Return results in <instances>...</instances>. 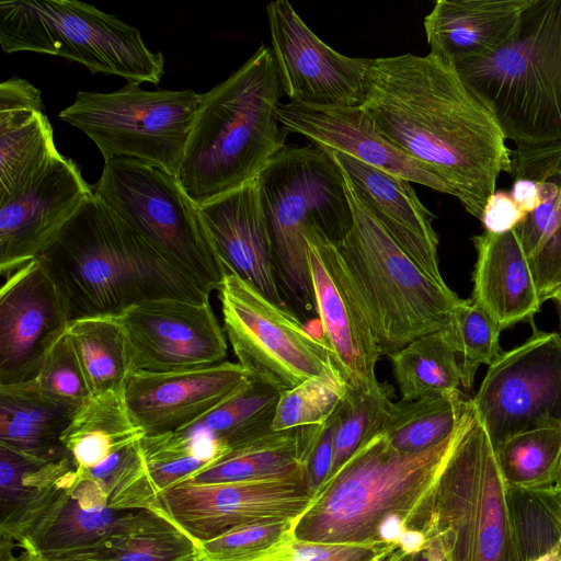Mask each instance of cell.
Here are the masks:
<instances>
[{"instance_id":"c3c4849f","label":"cell","mask_w":561,"mask_h":561,"mask_svg":"<svg viewBox=\"0 0 561 561\" xmlns=\"http://www.w3.org/2000/svg\"><path fill=\"white\" fill-rule=\"evenodd\" d=\"M512 197L526 215L533 213L541 203L539 182L530 179L513 180Z\"/></svg>"},{"instance_id":"680465c9","label":"cell","mask_w":561,"mask_h":561,"mask_svg":"<svg viewBox=\"0 0 561 561\" xmlns=\"http://www.w3.org/2000/svg\"><path fill=\"white\" fill-rule=\"evenodd\" d=\"M559 514H560V517H561V499H560V502H559Z\"/></svg>"},{"instance_id":"e575fe53","label":"cell","mask_w":561,"mask_h":561,"mask_svg":"<svg viewBox=\"0 0 561 561\" xmlns=\"http://www.w3.org/2000/svg\"><path fill=\"white\" fill-rule=\"evenodd\" d=\"M457 357L444 330L421 336L390 355L402 401L460 392Z\"/></svg>"},{"instance_id":"7bdbcfd3","label":"cell","mask_w":561,"mask_h":561,"mask_svg":"<svg viewBox=\"0 0 561 561\" xmlns=\"http://www.w3.org/2000/svg\"><path fill=\"white\" fill-rule=\"evenodd\" d=\"M345 386L310 379L280 392L272 430L275 432L325 422L336 410Z\"/></svg>"},{"instance_id":"11a10c76","label":"cell","mask_w":561,"mask_h":561,"mask_svg":"<svg viewBox=\"0 0 561 561\" xmlns=\"http://www.w3.org/2000/svg\"><path fill=\"white\" fill-rule=\"evenodd\" d=\"M553 491L556 492V494L561 499V471H560V476H559V479L553 488Z\"/></svg>"},{"instance_id":"484cf974","label":"cell","mask_w":561,"mask_h":561,"mask_svg":"<svg viewBox=\"0 0 561 561\" xmlns=\"http://www.w3.org/2000/svg\"><path fill=\"white\" fill-rule=\"evenodd\" d=\"M529 0H437L424 18L431 54L453 66L493 53L515 32Z\"/></svg>"},{"instance_id":"277c9868","label":"cell","mask_w":561,"mask_h":561,"mask_svg":"<svg viewBox=\"0 0 561 561\" xmlns=\"http://www.w3.org/2000/svg\"><path fill=\"white\" fill-rule=\"evenodd\" d=\"M459 432L460 420L450 436L419 453L400 451L381 433L375 435L324 481L289 534L316 543L380 541L378 527L391 514L409 528L424 517Z\"/></svg>"},{"instance_id":"2e32d148","label":"cell","mask_w":561,"mask_h":561,"mask_svg":"<svg viewBox=\"0 0 561 561\" xmlns=\"http://www.w3.org/2000/svg\"><path fill=\"white\" fill-rule=\"evenodd\" d=\"M119 320L133 371L173 373L225 362L227 340L209 301H144Z\"/></svg>"},{"instance_id":"8fae6325","label":"cell","mask_w":561,"mask_h":561,"mask_svg":"<svg viewBox=\"0 0 561 561\" xmlns=\"http://www.w3.org/2000/svg\"><path fill=\"white\" fill-rule=\"evenodd\" d=\"M201 96L127 82L110 93L79 91L58 116L85 134L104 161L136 159L176 176Z\"/></svg>"},{"instance_id":"52a82bcc","label":"cell","mask_w":561,"mask_h":561,"mask_svg":"<svg viewBox=\"0 0 561 561\" xmlns=\"http://www.w3.org/2000/svg\"><path fill=\"white\" fill-rule=\"evenodd\" d=\"M344 181L353 225L336 245L381 353L389 357L421 336L445 330L461 299L392 240Z\"/></svg>"},{"instance_id":"d590c367","label":"cell","mask_w":561,"mask_h":561,"mask_svg":"<svg viewBox=\"0 0 561 561\" xmlns=\"http://www.w3.org/2000/svg\"><path fill=\"white\" fill-rule=\"evenodd\" d=\"M198 551L197 543L160 514L138 528L91 547L44 558L53 561H179Z\"/></svg>"},{"instance_id":"f35d334b","label":"cell","mask_w":561,"mask_h":561,"mask_svg":"<svg viewBox=\"0 0 561 561\" xmlns=\"http://www.w3.org/2000/svg\"><path fill=\"white\" fill-rule=\"evenodd\" d=\"M78 473L101 489L112 508L159 512V493L148 472L141 440L124 446L95 467Z\"/></svg>"},{"instance_id":"4316f807","label":"cell","mask_w":561,"mask_h":561,"mask_svg":"<svg viewBox=\"0 0 561 561\" xmlns=\"http://www.w3.org/2000/svg\"><path fill=\"white\" fill-rule=\"evenodd\" d=\"M477 262L471 299L503 330L534 323L540 309L535 282L515 228L504 233L473 236Z\"/></svg>"},{"instance_id":"6da1fadb","label":"cell","mask_w":561,"mask_h":561,"mask_svg":"<svg viewBox=\"0 0 561 561\" xmlns=\"http://www.w3.org/2000/svg\"><path fill=\"white\" fill-rule=\"evenodd\" d=\"M377 130L437 173L480 220L512 150L491 112L455 67L428 53L369 60L360 105Z\"/></svg>"},{"instance_id":"d4e9b609","label":"cell","mask_w":561,"mask_h":561,"mask_svg":"<svg viewBox=\"0 0 561 561\" xmlns=\"http://www.w3.org/2000/svg\"><path fill=\"white\" fill-rule=\"evenodd\" d=\"M41 91L27 80L0 84V203L21 192L59 154Z\"/></svg>"},{"instance_id":"836d02e7","label":"cell","mask_w":561,"mask_h":561,"mask_svg":"<svg viewBox=\"0 0 561 561\" xmlns=\"http://www.w3.org/2000/svg\"><path fill=\"white\" fill-rule=\"evenodd\" d=\"M67 335L92 397L123 392L133 367L119 320L115 317L78 319L70 322Z\"/></svg>"},{"instance_id":"9a60e30c","label":"cell","mask_w":561,"mask_h":561,"mask_svg":"<svg viewBox=\"0 0 561 561\" xmlns=\"http://www.w3.org/2000/svg\"><path fill=\"white\" fill-rule=\"evenodd\" d=\"M305 239L322 340L344 385L368 392L379 382L376 365L382 355L369 318L336 243L313 226Z\"/></svg>"},{"instance_id":"ba28073f","label":"cell","mask_w":561,"mask_h":561,"mask_svg":"<svg viewBox=\"0 0 561 561\" xmlns=\"http://www.w3.org/2000/svg\"><path fill=\"white\" fill-rule=\"evenodd\" d=\"M424 517L422 530L439 540L446 561H519L507 486L470 399Z\"/></svg>"},{"instance_id":"6f0895ef","label":"cell","mask_w":561,"mask_h":561,"mask_svg":"<svg viewBox=\"0 0 561 561\" xmlns=\"http://www.w3.org/2000/svg\"><path fill=\"white\" fill-rule=\"evenodd\" d=\"M25 561H53V560L41 557V556H34Z\"/></svg>"},{"instance_id":"74e56055","label":"cell","mask_w":561,"mask_h":561,"mask_svg":"<svg viewBox=\"0 0 561 561\" xmlns=\"http://www.w3.org/2000/svg\"><path fill=\"white\" fill-rule=\"evenodd\" d=\"M493 448L507 488H554L561 471L560 428L548 427L519 433Z\"/></svg>"},{"instance_id":"ee69618b","label":"cell","mask_w":561,"mask_h":561,"mask_svg":"<svg viewBox=\"0 0 561 561\" xmlns=\"http://www.w3.org/2000/svg\"><path fill=\"white\" fill-rule=\"evenodd\" d=\"M34 381L45 397L73 412L92 398L67 332L53 346Z\"/></svg>"},{"instance_id":"f907efd6","label":"cell","mask_w":561,"mask_h":561,"mask_svg":"<svg viewBox=\"0 0 561 561\" xmlns=\"http://www.w3.org/2000/svg\"><path fill=\"white\" fill-rule=\"evenodd\" d=\"M426 535L423 530L405 528L397 543L404 553H415L423 550L426 545Z\"/></svg>"},{"instance_id":"b9f144b4","label":"cell","mask_w":561,"mask_h":561,"mask_svg":"<svg viewBox=\"0 0 561 561\" xmlns=\"http://www.w3.org/2000/svg\"><path fill=\"white\" fill-rule=\"evenodd\" d=\"M444 331L460 357L461 386L470 389L479 366H490L503 354L502 329L470 298L455 306Z\"/></svg>"},{"instance_id":"83f0119b","label":"cell","mask_w":561,"mask_h":561,"mask_svg":"<svg viewBox=\"0 0 561 561\" xmlns=\"http://www.w3.org/2000/svg\"><path fill=\"white\" fill-rule=\"evenodd\" d=\"M77 478L70 455L39 459L0 445V534L25 537Z\"/></svg>"},{"instance_id":"ab89813d","label":"cell","mask_w":561,"mask_h":561,"mask_svg":"<svg viewBox=\"0 0 561 561\" xmlns=\"http://www.w3.org/2000/svg\"><path fill=\"white\" fill-rule=\"evenodd\" d=\"M391 394L392 387L388 383L378 382L368 392L356 391L345 386L335 410L337 425L329 477L335 473L362 445L381 433L394 407Z\"/></svg>"},{"instance_id":"7a4b0ae2","label":"cell","mask_w":561,"mask_h":561,"mask_svg":"<svg viewBox=\"0 0 561 561\" xmlns=\"http://www.w3.org/2000/svg\"><path fill=\"white\" fill-rule=\"evenodd\" d=\"M69 321L119 317L144 301H209L210 291L122 220L95 194L37 257Z\"/></svg>"},{"instance_id":"ffe728a7","label":"cell","mask_w":561,"mask_h":561,"mask_svg":"<svg viewBox=\"0 0 561 561\" xmlns=\"http://www.w3.org/2000/svg\"><path fill=\"white\" fill-rule=\"evenodd\" d=\"M236 363L173 371H133L123 396L145 436H159L196 422L232 396L248 379Z\"/></svg>"},{"instance_id":"9c48e42d","label":"cell","mask_w":561,"mask_h":561,"mask_svg":"<svg viewBox=\"0 0 561 561\" xmlns=\"http://www.w3.org/2000/svg\"><path fill=\"white\" fill-rule=\"evenodd\" d=\"M0 44L7 54L64 57L138 84H158L164 73L163 55L147 47L138 28L75 0H2Z\"/></svg>"},{"instance_id":"db71d44e","label":"cell","mask_w":561,"mask_h":561,"mask_svg":"<svg viewBox=\"0 0 561 561\" xmlns=\"http://www.w3.org/2000/svg\"><path fill=\"white\" fill-rule=\"evenodd\" d=\"M179 561H205V560L203 559V557L201 556V553L198 551L197 553L185 557Z\"/></svg>"},{"instance_id":"bcb514c9","label":"cell","mask_w":561,"mask_h":561,"mask_svg":"<svg viewBox=\"0 0 561 561\" xmlns=\"http://www.w3.org/2000/svg\"><path fill=\"white\" fill-rule=\"evenodd\" d=\"M335 412L323 423L298 427V455L313 491L328 479L333 463Z\"/></svg>"},{"instance_id":"1f68e13d","label":"cell","mask_w":561,"mask_h":561,"mask_svg":"<svg viewBox=\"0 0 561 561\" xmlns=\"http://www.w3.org/2000/svg\"><path fill=\"white\" fill-rule=\"evenodd\" d=\"M540 185V205L515 227L542 305L561 288V168Z\"/></svg>"},{"instance_id":"603a6c76","label":"cell","mask_w":561,"mask_h":561,"mask_svg":"<svg viewBox=\"0 0 561 561\" xmlns=\"http://www.w3.org/2000/svg\"><path fill=\"white\" fill-rule=\"evenodd\" d=\"M325 151L392 240L431 277L445 283L433 227L435 216L422 204L411 182L345 153Z\"/></svg>"},{"instance_id":"8d00e7d4","label":"cell","mask_w":561,"mask_h":561,"mask_svg":"<svg viewBox=\"0 0 561 561\" xmlns=\"http://www.w3.org/2000/svg\"><path fill=\"white\" fill-rule=\"evenodd\" d=\"M465 400L460 392L394 403L381 434L396 449L419 453L450 436L460 420Z\"/></svg>"},{"instance_id":"60d3db41","label":"cell","mask_w":561,"mask_h":561,"mask_svg":"<svg viewBox=\"0 0 561 561\" xmlns=\"http://www.w3.org/2000/svg\"><path fill=\"white\" fill-rule=\"evenodd\" d=\"M519 561H533L561 546L560 497L553 489L507 488Z\"/></svg>"},{"instance_id":"d6a6232c","label":"cell","mask_w":561,"mask_h":561,"mask_svg":"<svg viewBox=\"0 0 561 561\" xmlns=\"http://www.w3.org/2000/svg\"><path fill=\"white\" fill-rule=\"evenodd\" d=\"M279 479L308 481L298 455L297 428L273 431L224 456L183 482L229 483Z\"/></svg>"},{"instance_id":"7dc6e473","label":"cell","mask_w":561,"mask_h":561,"mask_svg":"<svg viewBox=\"0 0 561 561\" xmlns=\"http://www.w3.org/2000/svg\"><path fill=\"white\" fill-rule=\"evenodd\" d=\"M525 216L512 195L501 190L495 191L486 201L480 221L484 231L504 233L513 230Z\"/></svg>"},{"instance_id":"5bb4252c","label":"cell","mask_w":561,"mask_h":561,"mask_svg":"<svg viewBox=\"0 0 561 561\" xmlns=\"http://www.w3.org/2000/svg\"><path fill=\"white\" fill-rule=\"evenodd\" d=\"M316 491L305 479L181 482L158 495L159 512L197 546L237 528L293 523Z\"/></svg>"},{"instance_id":"7402d4cb","label":"cell","mask_w":561,"mask_h":561,"mask_svg":"<svg viewBox=\"0 0 561 561\" xmlns=\"http://www.w3.org/2000/svg\"><path fill=\"white\" fill-rule=\"evenodd\" d=\"M199 211L225 274L238 276L288 310L276 282L257 179L201 206Z\"/></svg>"},{"instance_id":"681fc988","label":"cell","mask_w":561,"mask_h":561,"mask_svg":"<svg viewBox=\"0 0 561 561\" xmlns=\"http://www.w3.org/2000/svg\"><path fill=\"white\" fill-rule=\"evenodd\" d=\"M404 529L405 525L402 517L397 514H391L381 520L377 530V538L382 542L397 543Z\"/></svg>"},{"instance_id":"f5cc1de1","label":"cell","mask_w":561,"mask_h":561,"mask_svg":"<svg viewBox=\"0 0 561 561\" xmlns=\"http://www.w3.org/2000/svg\"><path fill=\"white\" fill-rule=\"evenodd\" d=\"M533 561H561V546L557 547L554 550L547 553L546 556Z\"/></svg>"},{"instance_id":"44dd1931","label":"cell","mask_w":561,"mask_h":561,"mask_svg":"<svg viewBox=\"0 0 561 561\" xmlns=\"http://www.w3.org/2000/svg\"><path fill=\"white\" fill-rule=\"evenodd\" d=\"M276 116L287 133L299 134L324 150L345 153L373 168L451 195L448 184L432 169L386 139L359 106H320L279 103Z\"/></svg>"},{"instance_id":"f1b7e54d","label":"cell","mask_w":561,"mask_h":561,"mask_svg":"<svg viewBox=\"0 0 561 561\" xmlns=\"http://www.w3.org/2000/svg\"><path fill=\"white\" fill-rule=\"evenodd\" d=\"M280 392L249 378L217 408L175 433L198 457L215 462L273 432Z\"/></svg>"},{"instance_id":"4fadbf2b","label":"cell","mask_w":561,"mask_h":561,"mask_svg":"<svg viewBox=\"0 0 561 561\" xmlns=\"http://www.w3.org/2000/svg\"><path fill=\"white\" fill-rule=\"evenodd\" d=\"M470 401L493 447L519 433L561 430V335L534 327L489 366Z\"/></svg>"},{"instance_id":"e0dca14e","label":"cell","mask_w":561,"mask_h":561,"mask_svg":"<svg viewBox=\"0 0 561 561\" xmlns=\"http://www.w3.org/2000/svg\"><path fill=\"white\" fill-rule=\"evenodd\" d=\"M272 53L290 102L359 106L370 59L342 55L321 41L286 0L266 7Z\"/></svg>"},{"instance_id":"f546056e","label":"cell","mask_w":561,"mask_h":561,"mask_svg":"<svg viewBox=\"0 0 561 561\" xmlns=\"http://www.w3.org/2000/svg\"><path fill=\"white\" fill-rule=\"evenodd\" d=\"M75 413L45 397L35 381L0 386V445L39 459L69 456L62 436Z\"/></svg>"},{"instance_id":"8992f818","label":"cell","mask_w":561,"mask_h":561,"mask_svg":"<svg viewBox=\"0 0 561 561\" xmlns=\"http://www.w3.org/2000/svg\"><path fill=\"white\" fill-rule=\"evenodd\" d=\"M280 295L299 320L317 314L305 231L339 244L353 225L341 169L323 149L286 146L257 178Z\"/></svg>"},{"instance_id":"3957f363","label":"cell","mask_w":561,"mask_h":561,"mask_svg":"<svg viewBox=\"0 0 561 561\" xmlns=\"http://www.w3.org/2000/svg\"><path fill=\"white\" fill-rule=\"evenodd\" d=\"M284 93L272 49L262 44L202 94L176 180L198 206L255 181L286 147L276 116Z\"/></svg>"},{"instance_id":"f6af8a7d","label":"cell","mask_w":561,"mask_h":561,"mask_svg":"<svg viewBox=\"0 0 561 561\" xmlns=\"http://www.w3.org/2000/svg\"><path fill=\"white\" fill-rule=\"evenodd\" d=\"M289 524H257L237 528L201 543L205 561H254L287 537Z\"/></svg>"},{"instance_id":"4dcf8cb0","label":"cell","mask_w":561,"mask_h":561,"mask_svg":"<svg viewBox=\"0 0 561 561\" xmlns=\"http://www.w3.org/2000/svg\"><path fill=\"white\" fill-rule=\"evenodd\" d=\"M144 437L127 410L123 392H106L92 397L75 413L62 444L77 469L87 470Z\"/></svg>"},{"instance_id":"cb8c5ba5","label":"cell","mask_w":561,"mask_h":561,"mask_svg":"<svg viewBox=\"0 0 561 561\" xmlns=\"http://www.w3.org/2000/svg\"><path fill=\"white\" fill-rule=\"evenodd\" d=\"M152 511H121L108 506L101 489L78 473L65 492L23 537L42 557L80 550L138 528L160 515Z\"/></svg>"},{"instance_id":"9f6ffc18","label":"cell","mask_w":561,"mask_h":561,"mask_svg":"<svg viewBox=\"0 0 561 561\" xmlns=\"http://www.w3.org/2000/svg\"><path fill=\"white\" fill-rule=\"evenodd\" d=\"M552 299L557 302L561 310V288L553 295Z\"/></svg>"},{"instance_id":"d6986e66","label":"cell","mask_w":561,"mask_h":561,"mask_svg":"<svg viewBox=\"0 0 561 561\" xmlns=\"http://www.w3.org/2000/svg\"><path fill=\"white\" fill-rule=\"evenodd\" d=\"M93 194L77 163L59 153L21 192L0 203L2 278L37 259Z\"/></svg>"},{"instance_id":"5b68a950","label":"cell","mask_w":561,"mask_h":561,"mask_svg":"<svg viewBox=\"0 0 561 561\" xmlns=\"http://www.w3.org/2000/svg\"><path fill=\"white\" fill-rule=\"evenodd\" d=\"M454 67L515 151L561 149V0H529L502 47Z\"/></svg>"},{"instance_id":"7c38bea8","label":"cell","mask_w":561,"mask_h":561,"mask_svg":"<svg viewBox=\"0 0 561 561\" xmlns=\"http://www.w3.org/2000/svg\"><path fill=\"white\" fill-rule=\"evenodd\" d=\"M218 293L225 333L251 379L280 391L310 379L345 386L327 344L293 312L233 274L225 275Z\"/></svg>"},{"instance_id":"30bf717a","label":"cell","mask_w":561,"mask_h":561,"mask_svg":"<svg viewBox=\"0 0 561 561\" xmlns=\"http://www.w3.org/2000/svg\"><path fill=\"white\" fill-rule=\"evenodd\" d=\"M94 194L208 291L218 290L225 271L201 216L199 207L176 176L130 158L104 161Z\"/></svg>"},{"instance_id":"ac0fdd59","label":"cell","mask_w":561,"mask_h":561,"mask_svg":"<svg viewBox=\"0 0 561 561\" xmlns=\"http://www.w3.org/2000/svg\"><path fill=\"white\" fill-rule=\"evenodd\" d=\"M69 324L61 297L37 259L5 276L0 290V386L34 381Z\"/></svg>"},{"instance_id":"816d5d0a","label":"cell","mask_w":561,"mask_h":561,"mask_svg":"<svg viewBox=\"0 0 561 561\" xmlns=\"http://www.w3.org/2000/svg\"><path fill=\"white\" fill-rule=\"evenodd\" d=\"M426 545L421 550L422 561H446L439 540L433 536H426Z\"/></svg>"}]
</instances>
